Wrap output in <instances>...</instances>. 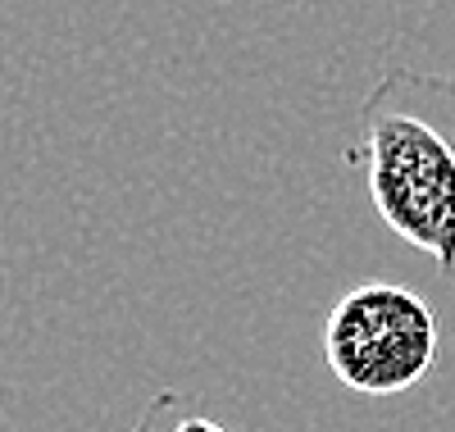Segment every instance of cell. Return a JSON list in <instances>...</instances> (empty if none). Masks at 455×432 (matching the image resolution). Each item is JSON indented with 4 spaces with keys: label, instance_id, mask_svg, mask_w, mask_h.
<instances>
[{
    "label": "cell",
    "instance_id": "1",
    "mask_svg": "<svg viewBox=\"0 0 455 432\" xmlns=\"http://www.w3.org/2000/svg\"><path fill=\"white\" fill-rule=\"evenodd\" d=\"M355 128L347 164L364 173L373 214L455 283V73L387 68Z\"/></svg>",
    "mask_w": 455,
    "mask_h": 432
},
{
    "label": "cell",
    "instance_id": "2",
    "mask_svg": "<svg viewBox=\"0 0 455 432\" xmlns=\"http://www.w3.org/2000/svg\"><path fill=\"white\" fill-rule=\"evenodd\" d=\"M442 350L433 305L401 283L369 278L341 292L323 319V360L360 396H396L419 387Z\"/></svg>",
    "mask_w": 455,
    "mask_h": 432
},
{
    "label": "cell",
    "instance_id": "3",
    "mask_svg": "<svg viewBox=\"0 0 455 432\" xmlns=\"http://www.w3.org/2000/svg\"><path fill=\"white\" fill-rule=\"evenodd\" d=\"M128 432H228V428L210 414H196L192 405H187L182 391L164 387L146 401V410L137 414V423Z\"/></svg>",
    "mask_w": 455,
    "mask_h": 432
}]
</instances>
